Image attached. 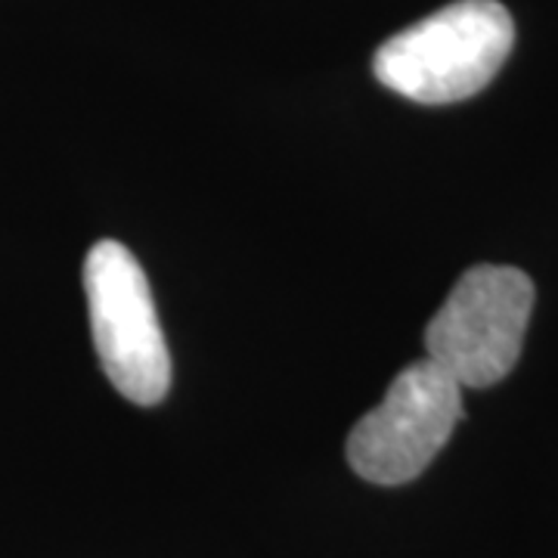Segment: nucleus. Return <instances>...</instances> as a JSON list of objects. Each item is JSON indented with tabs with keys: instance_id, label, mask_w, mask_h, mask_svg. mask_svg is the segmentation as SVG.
<instances>
[{
	"instance_id": "1",
	"label": "nucleus",
	"mask_w": 558,
	"mask_h": 558,
	"mask_svg": "<svg viewBox=\"0 0 558 558\" xmlns=\"http://www.w3.org/2000/svg\"><path fill=\"white\" fill-rule=\"evenodd\" d=\"M512 44L515 22L499 0H457L385 40L373 72L407 100L444 106L484 90Z\"/></svg>"
},
{
	"instance_id": "2",
	"label": "nucleus",
	"mask_w": 558,
	"mask_h": 558,
	"mask_svg": "<svg viewBox=\"0 0 558 558\" xmlns=\"http://www.w3.org/2000/svg\"><path fill=\"white\" fill-rule=\"evenodd\" d=\"M534 282L519 267L478 264L450 289L425 326V351L459 388H490L521 357Z\"/></svg>"
},
{
	"instance_id": "3",
	"label": "nucleus",
	"mask_w": 558,
	"mask_h": 558,
	"mask_svg": "<svg viewBox=\"0 0 558 558\" xmlns=\"http://www.w3.org/2000/svg\"><path fill=\"white\" fill-rule=\"evenodd\" d=\"M84 292L102 373L131 403H161L171 388V354L134 252L116 240L97 242L84 258Z\"/></svg>"
},
{
	"instance_id": "4",
	"label": "nucleus",
	"mask_w": 558,
	"mask_h": 558,
	"mask_svg": "<svg viewBox=\"0 0 558 558\" xmlns=\"http://www.w3.org/2000/svg\"><path fill=\"white\" fill-rule=\"evenodd\" d=\"M462 418V388L435 360L403 366L376 410L348 435V462L360 478L398 487L418 478Z\"/></svg>"
}]
</instances>
